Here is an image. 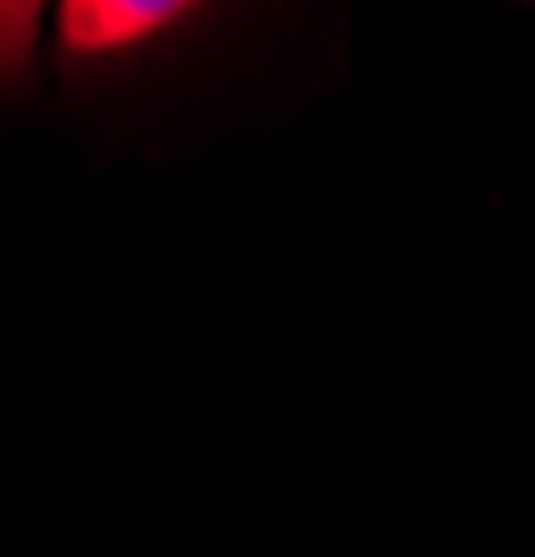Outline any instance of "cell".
<instances>
[{
    "label": "cell",
    "mask_w": 535,
    "mask_h": 557,
    "mask_svg": "<svg viewBox=\"0 0 535 557\" xmlns=\"http://www.w3.org/2000/svg\"><path fill=\"white\" fill-rule=\"evenodd\" d=\"M201 7L185 0H67L57 7V51L73 67H112L190 34Z\"/></svg>",
    "instance_id": "1"
},
{
    "label": "cell",
    "mask_w": 535,
    "mask_h": 557,
    "mask_svg": "<svg viewBox=\"0 0 535 557\" xmlns=\"http://www.w3.org/2000/svg\"><path fill=\"white\" fill-rule=\"evenodd\" d=\"M39 28H45V12L28 7V0H0V89L17 84L34 62V45H39Z\"/></svg>",
    "instance_id": "2"
}]
</instances>
